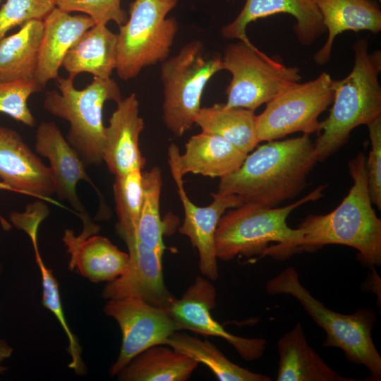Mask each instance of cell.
Returning a JSON list of instances; mask_svg holds the SVG:
<instances>
[{
	"instance_id": "8fae6325",
	"label": "cell",
	"mask_w": 381,
	"mask_h": 381,
	"mask_svg": "<svg viewBox=\"0 0 381 381\" xmlns=\"http://www.w3.org/2000/svg\"><path fill=\"white\" fill-rule=\"evenodd\" d=\"M104 312L117 322L122 335L119 356L109 371L111 377L145 349L165 345L167 338L179 330L166 310L140 298L108 300Z\"/></svg>"
},
{
	"instance_id": "7a4b0ae2",
	"label": "cell",
	"mask_w": 381,
	"mask_h": 381,
	"mask_svg": "<svg viewBox=\"0 0 381 381\" xmlns=\"http://www.w3.org/2000/svg\"><path fill=\"white\" fill-rule=\"evenodd\" d=\"M365 159L364 152H360L349 162L353 185L334 210L326 214H310L301 222L296 253H313L326 245L339 244L356 249L363 265H381V220L370 198Z\"/></svg>"
},
{
	"instance_id": "9a60e30c",
	"label": "cell",
	"mask_w": 381,
	"mask_h": 381,
	"mask_svg": "<svg viewBox=\"0 0 381 381\" xmlns=\"http://www.w3.org/2000/svg\"><path fill=\"white\" fill-rule=\"evenodd\" d=\"M35 148L38 155L46 157L50 162L54 193L72 205L83 222V228L95 226L76 193V186L80 181L83 180L95 186L85 171L84 162L64 138L56 123L43 121L39 124Z\"/></svg>"
},
{
	"instance_id": "4316f807",
	"label": "cell",
	"mask_w": 381,
	"mask_h": 381,
	"mask_svg": "<svg viewBox=\"0 0 381 381\" xmlns=\"http://www.w3.org/2000/svg\"><path fill=\"white\" fill-rule=\"evenodd\" d=\"M44 23L32 20L0 40V80L35 79Z\"/></svg>"
},
{
	"instance_id": "4fadbf2b",
	"label": "cell",
	"mask_w": 381,
	"mask_h": 381,
	"mask_svg": "<svg viewBox=\"0 0 381 381\" xmlns=\"http://www.w3.org/2000/svg\"><path fill=\"white\" fill-rule=\"evenodd\" d=\"M216 290L207 279L197 277L181 298H175L167 311L178 329H186L205 336L219 337L232 345L248 361L260 358L267 342L262 338H244L226 331L211 315L216 305Z\"/></svg>"
},
{
	"instance_id": "836d02e7",
	"label": "cell",
	"mask_w": 381,
	"mask_h": 381,
	"mask_svg": "<svg viewBox=\"0 0 381 381\" xmlns=\"http://www.w3.org/2000/svg\"><path fill=\"white\" fill-rule=\"evenodd\" d=\"M56 7L68 12H80L90 16L96 24L114 21L119 26L128 20L121 0H54Z\"/></svg>"
},
{
	"instance_id": "8992f818",
	"label": "cell",
	"mask_w": 381,
	"mask_h": 381,
	"mask_svg": "<svg viewBox=\"0 0 381 381\" xmlns=\"http://www.w3.org/2000/svg\"><path fill=\"white\" fill-rule=\"evenodd\" d=\"M59 92H46L43 106L52 115L66 120L70 128L67 141L84 164L102 162L105 128L102 109L107 101L116 103L121 99L120 88L111 78L94 77L83 90L74 87L73 78L58 77Z\"/></svg>"
},
{
	"instance_id": "ac0fdd59",
	"label": "cell",
	"mask_w": 381,
	"mask_h": 381,
	"mask_svg": "<svg viewBox=\"0 0 381 381\" xmlns=\"http://www.w3.org/2000/svg\"><path fill=\"white\" fill-rule=\"evenodd\" d=\"M278 13L294 17L296 23L293 29L303 46L312 44L326 31L313 0H246L236 18L222 27L221 35L225 39L248 42L246 28L249 23Z\"/></svg>"
},
{
	"instance_id": "f546056e",
	"label": "cell",
	"mask_w": 381,
	"mask_h": 381,
	"mask_svg": "<svg viewBox=\"0 0 381 381\" xmlns=\"http://www.w3.org/2000/svg\"><path fill=\"white\" fill-rule=\"evenodd\" d=\"M143 200L137 227L136 238L163 255L164 225L159 212L162 187L159 167L142 174Z\"/></svg>"
},
{
	"instance_id": "603a6c76",
	"label": "cell",
	"mask_w": 381,
	"mask_h": 381,
	"mask_svg": "<svg viewBox=\"0 0 381 381\" xmlns=\"http://www.w3.org/2000/svg\"><path fill=\"white\" fill-rule=\"evenodd\" d=\"M247 155L224 138L202 131L191 136L184 153H179V167L183 176L192 173L221 179L239 168Z\"/></svg>"
},
{
	"instance_id": "1f68e13d",
	"label": "cell",
	"mask_w": 381,
	"mask_h": 381,
	"mask_svg": "<svg viewBox=\"0 0 381 381\" xmlns=\"http://www.w3.org/2000/svg\"><path fill=\"white\" fill-rule=\"evenodd\" d=\"M43 87L35 79L13 81L0 80V112L13 119L32 127L35 121L28 100Z\"/></svg>"
},
{
	"instance_id": "5bb4252c",
	"label": "cell",
	"mask_w": 381,
	"mask_h": 381,
	"mask_svg": "<svg viewBox=\"0 0 381 381\" xmlns=\"http://www.w3.org/2000/svg\"><path fill=\"white\" fill-rule=\"evenodd\" d=\"M126 244L127 267L119 277L106 284L102 297L107 300L140 298L167 310L176 297L164 284L162 255L137 238Z\"/></svg>"
},
{
	"instance_id": "30bf717a",
	"label": "cell",
	"mask_w": 381,
	"mask_h": 381,
	"mask_svg": "<svg viewBox=\"0 0 381 381\" xmlns=\"http://www.w3.org/2000/svg\"><path fill=\"white\" fill-rule=\"evenodd\" d=\"M333 83L330 75L322 72L314 80L300 82L268 102L265 110L256 116L259 143L296 132L318 133L319 116L333 100Z\"/></svg>"
},
{
	"instance_id": "e575fe53",
	"label": "cell",
	"mask_w": 381,
	"mask_h": 381,
	"mask_svg": "<svg viewBox=\"0 0 381 381\" xmlns=\"http://www.w3.org/2000/svg\"><path fill=\"white\" fill-rule=\"evenodd\" d=\"M371 149L365 159V169L371 202L381 209V116L368 125Z\"/></svg>"
},
{
	"instance_id": "83f0119b",
	"label": "cell",
	"mask_w": 381,
	"mask_h": 381,
	"mask_svg": "<svg viewBox=\"0 0 381 381\" xmlns=\"http://www.w3.org/2000/svg\"><path fill=\"white\" fill-rule=\"evenodd\" d=\"M195 123L202 132L217 135L246 154L259 143L256 133V115L254 111L214 104L201 107Z\"/></svg>"
},
{
	"instance_id": "d6a6232c",
	"label": "cell",
	"mask_w": 381,
	"mask_h": 381,
	"mask_svg": "<svg viewBox=\"0 0 381 381\" xmlns=\"http://www.w3.org/2000/svg\"><path fill=\"white\" fill-rule=\"evenodd\" d=\"M55 7L54 0H6L0 8V40L13 28L43 20Z\"/></svg>"
},
{
	"instance_id": "cb8c5ba5",
	"label": "cell",
	"mask_w": 381,
	"mask_h": 381,
	"mask_svg": "<svg viewBox=\"0 0 381 381\" xmlns=\"http://www.w3.org/2000/svg\"><path fill=\"white\" fill-rule=\"evenodd\" d=\"M29 207L25 212H13L10 214L12 224L26 232L32 243L35 261L40 269L42 285V305L50 310L59 322L68 339V351L71 358L68 367L78 375H83L85 367L81 358V348L77 338L71 331L64 313L59 284L52 270L46 267L40 256L37 244V229L40 222L46 217V209Z\"/></svg>"
},
{
	"instance_id": "3957f363",
	"label": "cell",
	"mask_w": 381,
	"mask_h": 381,
	"mask_svg": "<svg viewBox=\"0 0 381 381\" xmlns=\"http://www.w3.org/2000/svg\"><path fill=\"white\" fill-rule=\"evenodd\" d=\"M320 185L300 200L282 207H264L243 203L220 218L214 237L217 259L260 255L284 260L296 253L301 231L290 228L286 219L301 205L324 195Z\"/></svg>"
},
{
	"instance_id": "ffe728a7",
	"label": "cell",
	"mask_w": 381,
	"mask_h": 381,
	"mask_svg": "<svg viewBox=\"0 0 381 381\" xmlns=\"http://www.w3.org/2000/svg\"><path fill=\"white\" fill-rule=\"evenodd\" d=\"M63 241L70 255V269L92 282L113 281L127 267L128 254L104 236L81 234L75 236L72 230H66Z\"/></svg>"
},
{
	"instance_id": "9c48e42d",
	"label": "cell",
	"mask_w": 381,
	"mask_h": 381,
	"mask_svg": "<svg viewBox=\"0 0 381 381\" xmlns=\"http://www.w3.org/2000/svg\"><path fill=\"white\" fill-rule=\"evenodd\" d=\"M223 70L231 74L226 90L229 107L254 111L301 80L300 69L287 66L261 52L250 41L228 44Z\"/></svg>"
},
{
	"instance_id": "8d00e7d4",
	"label": "cell",
	"mask_w": 381,
	"mask_h": 381,
	"mask_svg": "<svg viewBox=\"0 0 381 381\" xmlns=\"http://www.w3.org/2000/svg\"><path fill=\"white\" fill-rule=\"evenodd\" d=\"M0 190H5L14 192L12 188L6 185V183H3L2 181H0Z\"/></svg>"
},
{
	"instance_id": "44dd1931",
	"label": "cell",
	"mask_w": 381,
	"mask_h": 381,
	"mask_svg": "<svg viewBox=\"0 0 381 381\" xmlns=\"http://www.w3.org/2000/svg\"><path fill=\"white\" fill-rule=\"evenodd\" d=\"M328 31L324 45L315 54L319 66L326 64L331 56L336 37L346 31L381 30V10L370 0H313Z\"/></svg>"
},
{
	"instance_id": "7c38bea8",
	"label": "cell",
	"mask_w": 381,
	"mask_h": 381,
	"mask_svg": "<svg viewBox=\"0 0 381 381\" xmlns=\"http://www.w3.org/2000/svg\"><path fill=\"white\" fill-rule=\"evenodd\" d=\"M179 155L178 147L171 144L168 152L169 164L184 210V220L179 232L186 236L197 248L201 273L210 280H216L219 273L214 237L219 221L227 209L237 207L243 201L236 195L214 193H212L213 200L208 206L195 205L185 191L179 167Z\"/></svg>"
},
{
	"instance_id": "4dcf8cb0",
	"label": "cell",
	"mask_w": 381,
	"mask_h": 381,
	"mask_svg": "<svg viewBox=\"0 0 381 381\" xmlns=\"http://www.w3.org/2000/svg\"><path fill=\"white\" fill-rule=\"evenodd\" d=\"M140 169L115 176L113 192L118 222L116 228L119 236L127 242L136 238L137 227L143 200Z\"/></svg>"
},
{
	"instance_id": "f1b7e54d",
	"label": "cell",
	"mask_w": 381,
	"mask_h": 381,
	"mask_svg": "<svg viewBox=\"0 0 381 381\" xmlns=\"http://www.w3.org/2000/svg\"><path fill=\"white\" fill-rule=\"evenodd\" d=\"M203 363L221 381H270L267 375L251 372L229 361L214 344L186 333L175 331L167 339L166 344Z\"/></svg>"
},
{
	"instance_id": "d590c367",
	"label": "cell",
	"mask_w": 381,
	"mask_h": 381,
	"mask_svg": "<svg viewBox=\"0 0 381 381\" xmlns=\"http://www.w3.org/2000/svg\"><path fill=\"white\" fill-rule=\"evenodd\" d=\"M12 353V347L4 339H0V375L7 370L6 366L1 365V363L8 358Z\"/></svg>"
},
{
	"instance_id": "52a82bcc",
	"label": "cell",
	"mask_w": 381,
	"mask_h": 381,
	"mask_svg": "<svg viewBox=\"0 0 381 381\" xmlns=\"http://www.w3.org/2000/svg\"><path fill=\"white\" fill-rule=\"evenodd\" d=\"M222 70V57L206 56L200 40L189 42L162 62V120L174 135L181 137L192 128L206 85Z\"/></svg>"
},
{
	"instance_id": "e0dca14e",
	"label": "cell",
	"mask_w": 381,
	"mask_h": 381,
	"mask_svg": "<svg viewBox=\"0 0 381 381\" xmlns=\"http://www.w3.org/2000/svg\"><path fill=\"white\" fill-rule=\"evenodd\" d=\"M109 126L105 128L102 160L114 176L142 170L146 159L139 147L144 121L139 114V102L135 93L116 103Z\"/></svg>"
},
{
	"instance_id": "277c9868",
	"label": "cell",
	"mask_w": 381,
	"mask_h": 381,
	"mask_svg": "<svg viewBox=\"0 0 381 381\" xmlns=\"http://www.w3.org/2000/svg\"><path fill=\"white\" fill-rule=\"evenodd\" d=\"M353 50V68L344 78L334 80L332 107L328 116L320 121L314 143L318 162L343 147L354 128L381 116V52H370L365 38L355 42Z\"/></svg>"
},
{
	"instance_id": "d6986e66",
	"label": "cell",
	"mask_w": 381,
	"mask_h": 381,
	"mask_svg": "<svg viewBox=\"0 0 381 381\" xmlns=\"http://www.w3.org/2000/svg\"><path fill=\"white\" fill-rule=\"evenodd\" d=\"M41 41L35 80L44 87L59 77L64 59L74 43L95 22L87 15H72L55 7L43 20Z\"/></svg>"
},
{
	"instance_id": "5b68a950",
	"label": "cell",
	"mask_w": 381,
	"mask_h": 381,
	"mask_svg": "<svg viewBox=\"0 0 381 381\" xmlns=\"http://www.w3.org/2000/svg\"><path fill=\"white\" fill-rule=\"evenodd\" d=\"M265 290L270 295L294 297L325 332L324 346L340 349L349 362L368 369L371 380H381V356L371 336L377 320L372 310L361 308L346 315L329 309L302 285L297 271L292 267L268 280Z\"/></svg>"
},
{
	"instance_id": "74e56055",
	"label": "cell",
	"mask_w": 381,
	"mask_h": 381,
	"mask_svg": "<svg viewBox=\"0 0 381 381\" xmlns=\"http://www.w3.org/2000/svg\"><path fill=\"white\" fill-rule=\"evenodd\" d=\"M1 272V265L0 264V273Z\"/></svg>"
},
{
	"instance_id": "2e32d148",
	"label": "cell",
	"mask_w": 381,
	"mask_h": 381,
	"mask_svg": "<svg viewBox=\"0 0 381 381\" xmlns=\"http://www.w3.org/2000/svg\"><path fill=\"white\" fill-rule=\"evenodd\" d=\"M0 179L14 192L57 204L51 169L16 131L0 126Z\"/></svg>"
},
{
	"instance_id": "ab89813d",
	"label": "cell",
	"mask_w": 381,
	"mask_h": 381,
	"mask_svg": "<svg viewBox=\"0 0 381 381\" xmlns=\"http://www.w3.org/2000/svg\"><path fill=\"white\" fill-rule=\"evenodd\" d=\"M0 1H1V0H0Z\"/></svg>"
},
{
	"instance_id": "d4e9b609",
	"label": "cell",
	"mask_w": 381,
	"mask_h": 381,
	"mask_svg": "<svg viewBox=\"0 0 381 381\" xmlns=\"http://www.w3.org/2000/svg\"><path fill=\"white\" fill-rule=\"evenodd\" d=\"M117 34L107 25L95 24L86 30L67 52L62 66L68 77L80 73L94 77L111 78L117 59Z\"/></svg>"
},
{
	"instance_id": "ba28073f",
	"label": "cell",
	"mask_w": 381,
	"mask_h": 381,
	"mask_svg": "<svg viewBox=\"0 0 381 381\" xmlns=\"http://www.w3.org/2000/svg\"><path fill=\"white\" fill-rule=\"evenodd\" d=\"M178 0H134L129 18L119 26L116 71L119 78H135L145 67L169 57L178 31L174 17L166 18Z\"/></svg>"
},
{
	"instance_id": "7402d4cb",
	"label": "cell",
	"mask_w": 381,
	"mask_h": 381,
	"mask_svg": "<svg viewBox=\"0 0 381 381\" xmlns=\"http://www.w3.org/2000/svg\"><path fill=\"white\" fill-rule=\"evenodd\" d=\"M277 381H356L334 371L308 344L297 322L277 341Z\"/></svg>"
},
{
	"instance_id": "f35d334b",
	"label": "cell",
	"mask_w": 381,
	"mask_h": 381,
	"mask_svg": "<svg viewBox=\"0 0 381 381\" xmlns=\"http://www.w3.org/2000/svg\"><path fill=\"white\" fill-rule=\"evenodd\" d=\"M379 1H381V0H378Z\"/></svg>"
},
{
	"instance_id": "484cf974",
	"label": "cell",
	"mask_w": 381,
	"mask_h": 381,
	"mask_svg": "<svg viewBox=\"0 0 381 381\" xmlns=\"http://www.w3.org/2000/svg\"><path fill=\"white\" fill-rule=\"evenodd\" d=\"M199 363L168 346H151L118 374L120 381H186Z\"/></svg>"
},
{
	"instance_id": "6da1fadb",
	"label": "cell",
	"mask_w": 381,
	"mask_h": 381,
	"mask_svg": "<svg viewBox=\"0 0 381 381\" xmlns=\"http://www.w3.org/2000/svg\"><path fill=\"white\" fill-rule=\"evenodd\" d=\"M317 162L309 134L267 141L248 154L239 168L220 179L217 193L236 195L243 204L276 207L306 188Z\"/></svg>"
}]
</instances>
